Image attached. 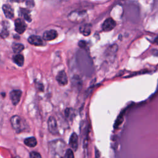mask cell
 Instances as JSON below:
<instances>
[{"instance_id": "7", "label": "cell", "mask_w": 158, "mask_h": 158, "mask_svg": "<svg viewBox=\"0 0 158 158\" xmlns=\"http://www.w3.org/2000/svg\"><path fill=\"white\" fill-rule=\"evenodd\" d=\"M22 91L19 89H15V90H12L10 94H9V96H10V99L12 102V104L15 106L17 105L21 98L22 96Z\"/></svg>"}, {"instance_id": "22", "label": "cell", "mask_w": 158, "mask_h": 158, "mask_svg": "<svg viewBox=\"0 0 158 158\" xmlns=\"http://www.w3.org/2000/svg\"><path fill=\"white\" fill-rule=\"evenodd\" d=\"M86 43L85 41H80L78 43V46L81 48H83L86 46Z\"/></svg>"}, {"instance_id": "3", "label": "cell", "mask_w": 158, "mask_h": 158, "mask_svg": "<svg viewBox=\"0 0 158 158\" xmlns=\"http://www.w3.org/2000/svg\"><path fill=\"white\" fill-rule=\"evenodd\" d=\"M86 15V10H74L69 14V19L72 22H81L85 20Z\"/></svg>"}, {"instance_id": "2", "label": "cell", "mask_w": 158, "mask_h": 158, "mask_svg": "<svg viewBox=\"0 0 158 158\" xmlns=\"http://www.w3.org/2000/svg\"><path fill=\"white\" fill-rule=\"evenodd\" d=\"M10 123L13 129L17 133H21L28 130V126L22 117L19 115H14L10 118Z\"/></svg>"}, {"instance_id": "20", "label": "cell", "mask_w": 158, "mask_h": 158, "mask_svg": "<svg viewBox=\"0 0 158 158\" xmlns=\"http://www.w3.org/2000/svg\"><path fill=\"white\" fill-rule=\"evenodd\" d=\"M30 158H42L40 153L37 152H31L30 154Z\"/></svg>"}, {"instance_id": "1", "label": "cell", "mask_w": 158, "mask_h": 158, "mask_svg": "<svg viewBox=\"0 0 158 158\" xmlns=\"http://www.w3.org/2000/svg\"><path fill=\"white\" fill-rule=\"evenodd\" d=\"M49 152L52 158H63L65 154V143L61 139H56L49 143Z\"/></svg>"}, {"instance_id": "10", "label": "cell", "mask_w": 158, "mask_h": 158, "mask_svg": "<svg viewBox=\"0 0 158 158\" xmlns=\"http://www.w3.org/2000/svg\"><path fill=\"white\" fill-rule=\"evenodd\" d=\"M2 8V11H3L6 18L10 19L14 17V9L11 6L7 4H3Z\"/></svg>"}, {"instance_id": "6", "label": "cell", "mask_w": 158, "mask_h": 158, "mask_svg": "<svg viewBox=\"0 0 158 158\" xmlns=\"http://www.w3.org/2000/svg\"><path fill=\"white\" fill-rule=\"evenodd\" d=\"M116 26V22L112 18L106 19L102 23V28L104 31H109L113 30Z\"/></svg>"}, {"instance_id": "14", "label": "cell", "mask_w": 158, "mask_h": 158, "mask_svg": "<svg viewBox=\"0 0 158 158\" xmlns=\"http://www.w3.org/2000/svg\"><path fill=\"white\" fill-rule=\"evenodd\" d=\"M91 25L90 24H85L80 27V32L84 36H88L91 31Z\"/></svg>"}, {"instance_id": "8", "label": "cell", "mask_w": 158, "mask_h": 158, "mask_svg": "<svg viewBox=\"0 0 158 158\" xmlns=\"http://www.w3.org/2000/svg\"><path fill=\"white\" fill-rule=\"evenodd\" d=\"M56 80L60 86H65L67 84L68 78L64 70H61L57 73L56 76Z\"/></svg>"}, {"instance_id": "18", "label": "cell", "mask_w": 158, "mask_h": 158, "mask_svg": "<svg viewBox=\"0 0 158 158\" xmlns=\"http://www.w3.org/2000/svg\"><path fill=\"white\" fill-rule=\"evenodd\" d=\"M64 158H75L73 150L72 149H68L65 151Z\"/></svg>"}, {"instance_id": "23", "label": "cell", "mask_w": 158, "mask_h": 158, "mask_svg": "<svg viewBox=\"0 0 158 158\" xmlns=\"http://www.w3.org/2000/svg\"><path fill=\"white\" fill-rule=\"evenodd\" d=\"M156 42L158 44V37L156 38Z\"/></svg>"}, {"instance_id": "4", "label": "cell", "mask_w": 158, "mask_h": 158, "mask_svg": "<svg viewBox=\"0 0 158 158\" xmlns=\"http://www.w3.org/2000/svg\"><path fill=\"white\" fill-rule=\"evenodd\" d=\"M15 30L19 34H22L24 33L27 28V25L23 20L22 19H17L14 22Z\"/></svg>"}, {"instance_id": "5", "label": "cell", "mask_w": 158, "mask_h": 158, "mask_svg": "<svg viewBox=\"0 0 158 158\" xmlns=\"http://www.w3.org/2000/svg\"><path fill=\"white\" fill-rule=\"evenodd\" d=\"M49 131L52 135H57L58 133L57 124L56 118L53 116H51L48 121Z\"/></svg>"}, {"instance_id": "15", "label": "cell", "mask_w": 158, "mask_h": 158, "mask_svg": "<svg viewBox=\"0 0 158 158\" xmlns=\"http://www.w3.org/2000/svg\"><path fill=\"white\" fill-rule=\"evenodd\" d=\"M20 14L27 22H31V18L30 15L29 10H28L27 9H24V8H20Z\"/></svg>"}, {"instance_id": "12", "label": "cell", "mask_w": 158, "mask_h": 158, "mask_svg": "<svg viewBox=\"0 0 158 158\" xmlns=\"http://www.w3.org/2000/svg\"><path fill=\"white\" fill-rule=\"evenodd\" d=\"M28 41L29 43L34 46H42L44 44L41 37L37 35L30 36L28 38Z\"/></svg>"}, {"instance_id": "11", "label": "cell", "mask_w": 158, "mask_h": 158, "mask_svg": "<svg viewBox=\"0 0 158 158\" xmlns=\"http://www.w3.org/2000/svg\"><path fill=\"white\" fill-rule=\"evenodd\" d=\"M78 136L75 133H72L70 135V139H69V146L72 148L73 151H77L78 149Z\"/></svg>"}, {"instance_id": "16", "label": "cell", "mask_w": 158, "mask_h": 158, "mask_svg": "<svg viewBox=\"0 0 158 158\" xmlns=\"http://www.w3.org/2000/svg\"><path fill=\"white\" fill-rule=\"evenodd\" d=\"M24 143L26 146H27L28 147L33 148V147L36 146V145L37 144V141L35 137L32 136V137H29V138L25 139Z\"/></svg>"}, {"instance_id": "9", "label": "cell", "mask_w": 158, "mask_h": 158, "mask_svg": "<svg viewBox=\"0 0 158 158\" xmlns=\"http://www.w3.org/2000/svg\"><path fill=\"white\" fill-rule=\"evenodd\" d=\"M57 32L55 30H46L43 33V40L45 41H51L57 37Z\"/></svg>"}, {"instance_id": "17", "label": "cell", "mask_w": 158, "mask_h": 158, "mask_svg": "<svg viewBox=\"0 0 158 158\" xmlns=\"http://www.w3.org/2000/svg\"><path fill=\"white\" fill-rule=\"evenodd\" d=\"M12 48L14 52L16 54H19L24 49V46L20 43H13Z\"/></svg>"}, {"instance_id": "19", "label": "cell", "mask_w": 158, "mask_h": 158, "mask_svg": "<svg viewBox=\"0 0 158 158\" xmlns=\"http://www.w3.org/2000/svg\"><path fill=\"white\" fill-rule=\"evenodd\" d=\"M122 120H123V115L120 114L115 120V122L114 124V128H117L119 126V125L122 122Z\"/></svg>"}, {"instance_id": "13", "label": "cell", "mask_w": 158, "mask_h": 158, "mask_svg": "<svg viewBox=\"0 0 158 158\" xmlns=\"http://www.w3.org/2000/svg\"><path fill=\"white\" fill-rule=\"evenodd\" d=\"M13 61L18 66L22 67L24 64V57L22 54H17L13 57Z\"/></svg>"}, {"instance_id": "21", "label": "cell", "mask_w": 158, "mask_h": 158, "mask_svg": "<svg viewBox=\"0 0 158 158\" xmlns=\"http://www.w3.org/2000/svg\"><path fill=\"white\" fill-rule=\"evenodd\" d=\"M8 35H9V32L6 28H4L0 33V36L3 38H6Z\"/></svg>"}]
</instances>
